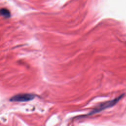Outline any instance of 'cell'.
Listing matches in <instances>:
<instances>
[{
  "label": "cell",
  "mask_w": 126,
  "mask_h": 126,
  "mask_svg": "<svg viewBox=\"0 0 126 126\" xmlns=\"http://www.w3.org/2000/svg\"><path fill=\"white\" fill-rule=\"evenodd\" d=\"M35 95L31 94H20L14 95L10 98L11 101L26 102L33 99Z\"/></svg>",
  "instance_id": "obj_2"
},
{
  "label": "cell",
  "mask_w": 126,
  "mask_h": 126,
  "mask_svg": "<svg viewBox=\"0 0 126 126\" xmlns=\"http://www.w3.org/2000/svg\"><path fill=\"white\" fill-rule=\"evenodd\" d=\"M0 15L4 18H9L10 16V12L7 9L5 8H1L0 9Z\"/></svg>",
  "instance_id": "obj_3"
},
{
  "label": "cell",
  "mask_w": 126,
  "mask_h": 126,
  "mask_svg": "<svg viewBox=\"0 0 126 126\" xmlns=\"http://www.w3.org/2000/svg\"><path fill=\"white\" fill-rule=\"evenodd\" d=\"M124 94H123L113 100H109V101L103 102L102 103H101L99 105H98V106H97L96 107L94 108L92 111H91L88 114V115H93L94 114L98 113L106 108H110V107H111L114 106L115 104H116L119 101V100H120L123 98V97L124 96Z\"/></svg>",
  "instance_id": "obj_1"
}]
</instances>
